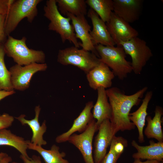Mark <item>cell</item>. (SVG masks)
I'll list each match as a JSON object with an SVG mask.
<instances>
[{
  "mask_svg": "<svg viewBox=\"0 0 163 163\" xmlns=\"http://www.w3.org/2000/svg\"><path fill=\"white\" fill-rule=\"evenodd\" d=\"M148 89L147 87H144L130 95L125 94L116 87L106 90L112 109L110 120L116 134L120 131L131 130L135 129V126L129 119V114L133 107L139 104L141 98Z\"/></svg>",
  "mask_w": 163,
  "mask_h": 163,
  "instance_id": "obj_1",
  "label": "cell"
},
{
  "mask_svg": "<svg viewBox=\"0 0 163 163\" xmlns=\"http://www.w3.org/2000/svg\"><path fill=\"white\" fill-rule=\"evenodd\" d=\"M43 10L44 16L50 21L48 30L58 34L63 43L68 40L74 46L79 48L80 43L75 37L73 27L70 23L71 19L68 17H64L60 12L56 0H47Z\"/></svg>",
  "mask_w": 163,
  "mask_h": 163,
  "instance_id": "obj_2",
  "label": "cell"
},
{
  "mask_svg": "<svg viewBox=\"0 0 163 163\" xmlns=\"http://www.w3.org/2000/svg\"><path fill=\"white\" fill-rule=\"evenodd\" d=\"M95 48L101 62L111 68L119 79H124L133 71L131 62L126 60V54L122 46L98 44L95 46Z\"/></svg>",
  "mask_w": 163,
  "mask_h": 163,
  "instance_id": "obj_3",
  "label": "cell"
},
{
  "mask_svg": "<svg viewBox=\"0 0 163 163\" xmlns=\"http://www.w3.org/2000/svg\"><path fill=\"white\" fill-rule=\"evenodd\" d=\"M4 44L5 53L12 58L16 64L21 66L36 63L45 62L46 55L43 51L30 49L26 44L27 38L15 39L9 36Z\"/></svg>",
  "mask_w": 163,
  "mask_h": 163,
  "instance_id": "obj_4",
  "label": "cell"
},
{
  "mask_svg": "<svg viewBox=\"0 0 163 163\" xmlns=\"http://www.w3.org/2000/svg\"><path fill=\"white\" fill-rule=\"evenodd\" d=\"M41 0H14L6 15L5 31L7 37L10 35L24 18L31 23L38 14L37 5Z\"/></svg>",
  "mask_w": 163,
  "mask_h": 163,
  "instance_id": "obj_5",
  "label": "cell"
},
{
  "mask_svg": "<svg viewBox=\"0 0 163 163\" xmlns=\"http://www.w3.org/2000/svg\"><path fill=\"white\" fill-rule=\"evenodd\" d=\"M57 61L63 65L75 66L86 74L101 62L100 58L93 53L74 46L59 50Z\"/></svg>",
  "mask_w": 163,
  "mask_h": 163,
  "instance_id": "obj_6",
  "label": "cell"
},
{
  "mask_svg": "<svg viewBox=\"0 0 163 163\" xmlns=\"http://www.w3.org/2000/svg\"><path fill=\"white\" fill-rule=\"evenodd\" d=\"M120 46L123 48L126 54L131 58L133 71L136 75L141 74L153 54L146 42L138 37L125 42H121Z\"/></svg>",
  "mask_w": 163,
  "mask_h": 163,
  "instance_id": "obj_7",
  "label": "cell"
},
{
  "mask_svg": "<svg viewBox=\"0 0 163 163\" xmlns=\"http://www.w3.org/2000/svg\"><path fill=\"white\" fill-rule=\"evenodd\" d=\"M48 67L46 63H34L21 66L17 64L9 69L11 80L14 90L24 91L30 87L33 75L39 72L46 71Z\"/></svg>",
  "mask_w": 163,
  "mask_h": 163,
  "instance_id": "obj_8",
  "label": "cell"
},
{
  "mask_svg": "<svg viewBox=\"0 0 163 163\" xmlns=\"http://www.w3.org/2000/svg\"><path fill=\"white\" fill-rule=\"evenodd\" d=\"M98 129L96 121L94 119L84 132L79 134L73 133L68 139L67 141L80 151L85 163H94L92 155V141Z\"/></svg>",
  "mask_w": 163,
  "mask_h": 163,
  "instance_id": "obj_9",
  "label": "cell"
},
{
  "mask_svg": "<svg viewBox=\"0 0 163 163\" xmlns=\"http://www.w3.org/2000/svg\"><path fill=\"white\" fill-rule=\"evenodd\" d=\"M106 24L112 39L117 46H120L121 42L127 41L138 36L136 30L113 12Z\"/></svg>",
  "mask_w": 163,
  "mask_h": 163,
  "instance_id": "obj_10",
  "label": "cell"
},
{
  "mask_svg": "<svg viewBox=\"0 0 163 163\" xmlns=\"http://www.w3.org/2000/svg\"><path fill=\"white\" fill-rule=\"evenodd\" d=\"M98 133L94 143L93 159L94 163H100L107 154L113 137L114 130L109 120H104L98 128Z\"/></svg>",
  "mask_w": 163,
  "mask_h": 163,
  "instance_id": "obj_11",
  "label": "cell"
},
{
  "mask_svg": "<svg viewBox=\"0 0 163 163\" xmlns=\"http://www.w3.org/2000/svg\"><path fill=\"white\" fill-rule=\"evenodd\" d=\"M66 15L70 18L72 21L76 38L81 41L80 46L82 47V49L91 51L98 56L90 34L91 30V26L85 15L75 16L69 13H67Z\"/></svg>",
  "mask_w": 163,
  "mask_h": 163,
  "instance_id": "obj_12",
  "label": "cell"
},
{
  "mask_svg": "<svg viewBox=\"0 0 163 163\" xmlns=\"http://www.w3.org/2000/svg\"><path fill=\"white\" fill-rule=\"evenodd\" d=\"M113 12L126 22L132 23L138 20L142 9V0H113Z\"/></svg>",
  "mask_w": 163,
  "mask_h": 163,
  "instance_id": "obj_13",
  "label": "cell"
},
{
  "mask_svg": "<svg viewBox=\"0 0 163 163\" xmlns=\"http://www.w3.org/2000/svg\"><path fill=\"white\" fill-rule=\"evenodd\" d=\"M87 14L92 25L93 28L90 34L94 45L95 46L100 44L105 46H114L115 44L109 32L106 23L91 8L89 9Z\"/></svg>",
  "mask_w": 163,
  "mask_h": 163,
  "instance_id": "obj_14",
  "label": "cell"
},
{
  "mask_svg": "<svg viewBox=\"0 0 163 163\" xmlns=\"http://www.w3.org/2000/svg\"><path fill=\"white\" fill-rule=\"evenodd\" d=\"M86 74L89 86L94 90L101 87L105 89L111 88L115 76L110 68L101 62Z\"/></svg>",
  "mask_w": 163,
  "mask_h": 163,
  "instance_id": "obj_15",
  "label": "cell"
},
{
  "mask_svg": "<svg viewBox=\"0 0 163 163\" xmlns=\"http://www.w3.org/2000/svg\"><path fill=\"white\" fill-rule=\"evenodd\" d=\"M94 103L90 101L87 102L78 117L75 119L71 128L67 132L57 136L55 141L61 143L68 141L69 137L75 133H82L87 128L89 124L94 119L91 112Z\"/></svg>",
  "mask_w": 163,
  "mask_h": 163,
  "instance_id": "obj_16",
  "label": "cell"
},
{
  "mask_svg": "<svg viewBox=\"0 0 163 163\" xmlns=\"http://www.w3.org/2000/svg\"><path fill=\"white\" fill-rule=\"evenodd\" d=\"M39 105L36 106L34 108L35 116L34 119L28 120L25 118L26 115L22 114L15 118L20 122L22 125H28L32 132V136L30 142L33 144L40 146L46 145L47 142L44 139L43 136L47 129L46 122L44 120L41 125L39 122V117L41 111Z\"/></svg>",
  "mask_w": 163,
  "mask_h": 163,
  "instance_id": "obj_17",
  "label": "cell"
},
{
  "mask_svg": "<svg viewBox=\"0 0 163 163\" xmlns=\"http://www.w3.org/2000/svg\"><path fill=\"white\" fill-rule=\"evenodd\" d=\"M149 143L148 145L142 146L139 145L135 140H133L131 145L137 151L133 154L132 157L134 159L163 161V142H155L151 140Z\"/></svg>",
  "mask_w": 163,
  "mask_h": 163,
  "instance_id": "obj_18",
  "label": "cell"
},
{
  "mask_svg": "<svg viewBox=\"0 0 163 163\" xmlns=\"http://www.w3.org/2000/svg\"><path fill=\"white\" fill-rule=\"evenodd\" d=\"M106 90L102 87L97 90V99L93 107L92 114L94 119L96 120L98 128L104 120H110L111 117V108L108 101Z\"/></svg>",
  "mask_w": 163,
  "mask_h": 163,
  "instance_id": "obj_19",
  "label": "cell"
},
{
  "mask_svg": "<svg viewBox=\"0 0 163 163\" xmlns=\"http://www.w3.org/2000/svg\"><path fill=\"white\" fill-rule=\"evenodd\" d=\"M152 91L146 92L142 102L139 108L136 111L129 114V119L136 126L139 133L138 140L140 143L144 142L143 130L148 115L147 109L149 104L153 95Z\"/></svg>",
  "mask_w": 163,
  "mask_h": 163,
  "instance_id": "obj_20",
  "label": "cell"
},
{
  "mask_svg": "<svg viewBox=\"0 0 163 163\" xmlns=\"http://www.w3.org/2000/svg\"><path fill=\"white\" fill-rule=\"evenodd\" d=\"M163 114L162 107L157 106L154 117L152 118L150 116L146 117L147 124L144 133L148 138H154L158 142H163V133L161 126L162 122L161 118Z\"/></svg>",
  "mask_w": 163,
  "mask_h": 163,
  "instance_id": "obj_21",
  "label": "cell"
},
{
  "mask_svg": "<svg viewBox=\"0 0 163 163\" xmlns=\"http://www.w3.org/2000/svg\"><path fill=\"white\" fill-rule=\"evenodd\" d=\"M27 146L28 149L38 152L45 163H69L67 160L64 158L66 156V153L60 152L59 147L55 144L53 145L50 149L46 150L42 146L34 145L27 140Z\"/></svg>",
  "mask_w": 163,
  "mask_h": 163,
  "instance_id": "obj_22",
  "label": "cell"
},
{
  "mask_svg": "<svg viewBox=\"0 0 163 163\" xmlns=\"http://www.w3.org/2000/svg\"><path fill=\"white\" fill-rule=\"evenodd\" d=\"M5 145L12 146L18 151L21 155L28 158H30L27 152V140L7 129L0 130V145Z\"/></svg>",
  "mask_w": 163,
  "mask_h": 163,
  "instance_id": "obj_23",
  "label": "cell"
},
{
  "mask_svg": "<svg viewBox=\"0 0 163 163\" xmlns=\"http://www.w3.org/2000/svg\"><path fill=\"white\" fill-rule=\"evenodd\" d=\"M58 10L61 14L67 13L75 16L85 15L87 14L86 4L84 0H56Z\"/></svg>",
  "mask_w": 163,
  "mask_h": 163,
  "instance_id": "obj_24",
  "label": "cell"
},
{
  "mask_svg": "<svg viewBox=\"0 0 163 163\" xmlns=\"http://www.w3.org/2000/svg\"><path fill=\"white\" fill-rule=\"evenodd\" d=\"M128 145V142L126 139L121 136H115L111 142L108 152L100 163H117Z\"/></svg>",
  "mask_w": 163,
  "mask_h": 163,
  "instance_id": "obj_25",
  "label": "cell"
},
{
  "mask_svg": "<svg viewBox=\"0 0 163 163\" xmlns=\"http://www.w3.org/2000/svg\"><path fill=\"white\" fill-rule=\"evenodd\" d=\"M85 2L105 23L109 20L113 10L112 0H87Z\"/></svg>",
  "mask_w": 163,
  "mask_h": 163,
  "instance_id": "obj_26",
  "label": "cell"
},
{
  "mask_svg": "<svg viewBox=\"0 0 163 163\" xmlns=\"http://www.w3.org/2000/svg\"><path fill=\"white\" fill-rule=\"evenodd\" d=\"M5 54L4 44L0 43V91H14L12 86L9 70L6 66L4 60Z\"/></svg>",
  "mask_w": 163,
  "mask_h": 163,
  "instance_id": "obj_27",
  "label": "cell"
},
{
  "mask_svg": "<svg viewBox=\"0 0 163 163\" xmlns=\"http://www.w3.org/2000/svg\"><path fill=\"white\" fill-rule=\"evenodd\" d=\"M14 117L8 113L0 114V130L11 126L14 121Z\"/></svg>",
  "mask_w": 163,
  "mask_h": 163,
  "instance_id": "obj_28",
  "label": "cell"
},
{
  "mask_svg": "<svg viewBox=\"0 0 163 163\" xmlns=\"http://www.w3.org/2000/svg\"><path fill=\"white\" fill-rule=\"evenodd\" d=\"M6 14H0V43L4 44L7 38L5 31Z\"/></svg>",
  "mask_w": 163,
  "mask_h": 163,
  "instance_id": "obj_29",
  "label": "cell"
},
{
  "mask_svg": "<svg viewBox=\"0 0 163 163\" xmlns=\"http://www.w3.org/2000/svg\"><path fill=\"white\" fill-rule=\"evenodd\" d=\"M14 0H0V14L7 15Z\"/></svg>",
  "mask_w": 163,
  "mask_h": 163,
  "instance_id": "obj_30",
  "label": "cell"
},
{
  "mask_svg": "<svg viewBox=\"0 0 163 163\" xmlns=\"http://www.w3.org/2000/svg\"><path fill=\"white\" fill-rule=\"evenodd\" d=\"M20 158L24 163H43L41 161L40 157L35 155H33L31 158H29L21 155Z\"/></svg>",
  "mask_w": 163,
  "mask_h": 163,
  "instance_id": "obj_31",
  "label": "cell"
},
{
  "mask_svg": "<svg viewBox=\"0 0 163 163\" xmlns=\"http://www.w3.org/2000/svg\"><path fill=\"white\" fill-rule=\"evenodd\" d=\"M15 93L14 91H10L4 90L0 91V101L8 96L14 94Z\"/></svg>",
  "mask_w": 163,
  "mask_h": 163,
  "instance_id": "obj_32",
  "label": "cell"
},
{
  "mask_svg": "<svg viewBox=\"0 0 163 163\" xmlns=\"http://www.w3.org/2000/svg\"><path fill=\"white\" fill-rule=\"evenodd\" d=\"M160 161L155 160H146L145 161H142L141 159H135L133 163H158Z\"/></svg>",
  "mask_w": 163,
  "mask_h": 163,
  "instance_id": "obj_33",
  "label": "cell"
},
{
  "mask_svg": "<svg viewBox=\"0 0 163 163\" xmlns=\"http://www.w3.org/2000/svg\"><path fill=\"white\" fill-rule=\"evenodd\" d=\"M11 157L8 155L4 158L0 163H10L12 161Z\"/></svg>",
  "mask_w": 163,
  "mask_h": 163,
  "instance_id": "obj_34",
  "label": "cell"
},
{
  "mask_svg": "<svg viewBox=\"0 0 163 163\" xmlns=\"http://www.w3.org/2000/svg\"><path fill=\"white\" fill-rule=\"evenodd\" d=\"M8 155L5 153L0 152V162L4 158Z\"/></svg>",
  "mask_w": 163,
  "mask_h": 163,
  "instance_id": "obj_35",
  "label": "cell"
},
{
  "mask_svg": "<svg viewBox=\"0 0 163 163\" xmlns=\"http://www.w3.org/2000/svg\"><path fill=\"white\" fill-rule=\"evenodd\" d=\"M10 163H18V162H15V161H13V162L11 161Z\"/></svg>",
  "mask_w": 163,
  "mask_h": 163,
  "instance_id": "obj_36",
  "label": "cell"
},
{
  "mask_svg": "<svg viewBox=\"0 0 163 163\" xmlns=\"http://www.w3.org/2000/svg\"><path fill=\"white\" fill-rule=\"evenodd\" d=\"M158 163H163V161L160 162Z\"/></svg>",
  "mask_w": 163,
  "mask_h": 163,
  "instance_id": "obj_37",
  "label": "cell"
}]
</instances>
